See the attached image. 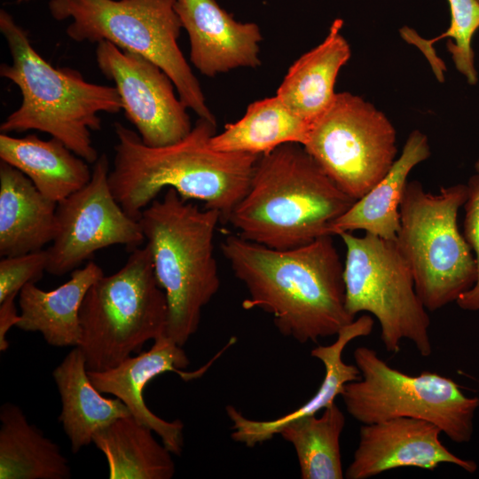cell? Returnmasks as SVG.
Masks as SVG:
<instances>
[{
    "label": "cell",
    "instance_id": "obj_13",
    "mask_svg": "<svg viewBox=\"0 0 479 479\" xmlns=\"http://www.w3.org/2000/svg\"><path fill=\"white\" fill-rule=\"evenodd\" d=\"M95 53L99 70L114 82L126 118L145 145H169L189 134L192 126L187 107L159 66L108 41L97 43Z\"/></svg>",
    "mask_w": 479,
    "mask_h": 479
},
{
    "label": "cell",
    "instance_id": "obj_6",
    "mask_svg": "<svg viewBox=\"0 0 479 479\" xmlns=\"http://www.w3.org/2000/svg\"><path fill=\"white\" fill-rule=\"evenodd\" d=\"M176 0H50L56 20L75 42L108 41L159 66L172 80L180 100L199 118L216 122L198 79L181 51L182 28Z\"/></svg>",
    "mask_w": 479,
    "mask_h": 479
},
{
    "label": "cell",
    "instance_id": "obj_3",
    "mask_svg": "<svg viewBox=\"0 0 479 479\" xmlns=\"http://www.w3.org/2000/svg\"><path fill=\"white\" fill-rule=\"evenodd\" d=\"M355 201L302 145L288 143L259 156L226 221L247 240L289 249L331 235L332 224Z\"/></svg>",
    "mask_w": 479,
    "mask_h": 479
},
{
    "label": "cell",
    "instance_id": "obj_12",
    "mask_svg": "<svg viewBox=\"0 0 479 479\" xmlns=\"http://www.w3.org/2000/svg\"><path fill=\"white\" fill-rule=\"evenodd\" d=\"M107 156L101 154L90 180L57 204L56 230L46 249V271L63 276L77 269L99 249L123 245L132 251L145 240L137 220L129 216L108 183Z\"/></svg>",
    "mask_w": 479,
    "mask_h": 479
},
{
    "label": "cell",
    "instance_id": "obj_1",
    "mask_svg": "<svg viewBox=\"0 0 479 479\" xmlns=\"http://www.w3.org/2000/svg\"><path fill=\"white\" fill-rule=\"evenodd\" d=\"M221 250L247 288L243 309L270 314L282 335L317 342L355 319L346 308L344 265L331 235L289 249L229 235Z\"/></svg>",
    "mask_w": 479,
    "mask_h": 479
},
{
    "label": "cell",
    "instance_id": "obj_14",
    "mask_svg": "<svg viewBox=\"0 0 479 479\" xmlns=\"http://www.w3.org/2000/svg\"><path fill=\"white\" fill-rule=\"evenodd\" d=\"M441 433L432 422L408 417L363 424L345 475L348 479H367L401 467L434 470L443 463L475 472L476 463L450 452L440 440Z\"/></svg>",
    "mask_w": 479,
    "mask_h": 479
},
{
    "label": "cell",
    "instance_id": "obj_15",
    "mask_svg": "<svg viewBox=\"0 0 479 479\" xmlns=\"http://www.w3.org/2000/svg\"><path fill=\"white\" fill-rule=\"evenodd\" d=\"M190 360L183 349L163 335L147 351L129 357L117 366L106 371H88L93 385L101 393L122 400L131 416L156 433L172 454L180 456L184 448V424L180 420L167 421L155 415L145 404L143 391L155 377L173 372L185 381L200 376L202 370L184 372Z\"/></svg>",
    "mask_w": 479,
    "mask_h": 479
},
{
    "label": "cell",
    "instance_id": "obj_24",
    "mask_svg": "<svg viewBox=\"0 0 479 479\" xmlns=\"http://www.w3.org/2000/svg\"><path fill=\"white\" fill-rule=\"evenodd\" d=\"M0 479H69L59 446L28 422L12 403L0 407Z\"/></svg>",
    "mask_w": 479,
    "mask_h": 479
},
{
    "label": "cell",
    "instance_id": "obj_2",
    "mask_svg": "<svg viewBox=\"0 0 479 479\" xmlns=\"http://www.w3.org/2000/svg\"><path fill=\"white\" fill-rule=\"evenodd\" d=\"M216 126V122L199 118L183 139L151 147L138 133L120 122L114 124L117 143L108 183L129 216L138 221L143 209L162 190L173 188L182 198L200 200L227 220L247 192L260 155L213 148L210 139Z\"/></svg>",
    "mask_w": 479,
    "mask_h": 479
},
{
    "label": "cell",
    "instance_id": "obj_28",
    "mask_svg": "<svg viewBox=\"0 0 479 479\" xmlns=\"http://www.w3.org/2000/svg\"><path fill=\"white\" fill-rule=\"evenodd\" d=\"M448 3L451 10L450 27L438 37L423 41L408 27H404L400 34L410 43L419 45L426 56L428 54L430 44L444 37L452 38L447 42V49L455 67L466 77L469 84L475 85L478 81V75L475 67L471 42L479 27V1L448 0Z\"/></svg>",
    "mask_w": 479,
    "mask_h": 479
},
{
    "label": "cell",
    "instance_id": "obj_32",
    "mask_svg": "<svg viewBox=\"0 0 479 479\" xmlns=\"http://www.w3.org/2000/svg\"><path fill=\"white\" fill-rule=\"evenodd\" d=\"M475 169L476 173H479V159L475 163Z\"/></svg>",
    "mask_w": 479,
    "mask_h": 479
},
{
    "label": "cell",
    "instance_id": "obj_33",
    "mask_svg": "<svg viewBox=\"0 0 479 479\" xmlns=\"http://www.w3.org/2000/svg\"><path fill=\"white\" fill-rule=\"evenodd\" d=\"M18 3H22V2H28V1H32V0H17Z\"/></svg>",
    "mask_w": 479,
    "mask_h": 479
},
{
    "label": "cell",
    "instance_id": "obj_35",
    "mask_svg": "<svg viewBox=\"0 0 479 479\" xmlns=\"http://www.w3.org/2000/svg\"><path fill=\"white\" fill-rule=\"evenodd\" d=\"M477 1H479V0H477Z\"/></svg>",
    "mask_w": 479,
    "mask_h": 479
},
{
    "label": "cell",
    "instance_id": "obj_26",
    "mask_svg": "<svg viewBox=\"0 0 479 479\" xmlns=\"http://www.w3.org/2000/svg\"><path fill=\"white\" fill-rule=\"evenodd\" d=\"M310 127L275 95L251 103L240 120L211 137L210 145L218 151L262 155L288 143L302 145Z\"/></svg>",
    "mask_w": 479,
    "mask_h": 479
},
{
    "label": "cell",
    "instance_id": "obj_17",
    "mask_svg": "<svg viewBox=\"0 0 479 479\" xmlns=\"http://www.w3.org/2000/svg\"><path fill=\"white\" fill-rule=\"evenodd\" d=\"M373 327V319L368 315H362L342 328L334 343L319 345L311 350L310 355L324 365L325 376L315 395L294 411L274 420H255L246 418L233 405H227L226 412L232 422V438L247 447H254L271 440L287 423L314 415L334 403L335 397L342 395L347 383L361 377L357 365L346 364L342 360L344 348L353 339L369 335Z\"/></svg>",
    "mask_w": 479,
    "mask_h": 479
},
{
    "label": "cell",
    "instance_id": "obj_9",
    "mask_svg": "<svg viewBox=\"0 0 479 479\" xmlns=\"http://www.w3.org/2000/svg\"><path fill=\"white\" fill-rule=\"evenodd\" d=\"M353 357L361 377L347 383L341 397L356 420L420 419L436 424L455 443L471 440L479 397H467L454 381L436 373H402L369 347L357 348Z\"/></svg>",
    "mask_w": 479,
    "mask_h": 479
},
{
    "label": "cell",
    "instance_id": "obj_23",
    "mask_svg": "<svg viewBox=\"0 0 479 479\" xmlns=\"http://www.w3.org/2000/svg\"><path fill=\"white\" fill-rule=\"evenodd\" d=\"M0 159L57 203L83 187L92 176L88 162L55 137L43 140L35 134L14 137L1 133Z\"/></svg>",
    "mask_w": 479,
    "mask_h": 479
},
{
    "label": "cell",
    "instance_id": "obj_31",
    "mask_svg": "<svg viewBox=\"0 0 479 479\" xmlns=\"http://www.w3.org/2000/svg\"><path fill=\"white\" fill-rule=\"evenodd\" d=\"M16 296H9L0 302V350L5 351L9 347L6 335L12 326H16L20 319L15 305Z\"/></svg>",
    "mask_w": 479,
    "mask_h": 479
},
{
    "label": "cell",
    "instance_id": "obj_22",
    "mask_svg": "<svg viewBox=\"0 0 479 479\" xmlns=\"http://www.w3.org/2000/svg\"><path fill=\"white\" fill-rule=\"evenodd\" d=\"M430 156L427 136L412 131L385 177L332 224L331 235L363 230L394 240L400 226L399 206L411 170Z\"/></svg>",
    "mask_w": 479,
    "mask_h": 479
},
{
    "label": "cell",
    "instance_id": "obj_29",
    "mask_svg": "<svg viewBox=\"0 0 479 479\" xmlns=\"http://www.w3.org/2000/svg\"><path fill=\"white\" fill-rule=\"evenodd\" d=\"M46 249L27 254L3 256L0 261V302L17 296L27 283H35L46 271Z\"/></svg>",
    "mask_w": 479,
    "mask_h": 479
},
{
    "label": "cell",
    "instance_id": "obj_19",
    "mask_svg": "<svg viewBox=\"0 0 479 479\" xmlns=\"http://www.w3.org/2000/svg\"><path fill=\"white\" fill-rule=\"evenodd\" d=\"M104 275L94 262L72 271L63 285L44 291L27 283L19 294L20 319L16 325L26 332H39L53 347H76L81 341L80 309L90 286Z\"/></svg>",
    "mask_w": 479,
    "mask_h": 479
},
{
    "label": "cell",
    "instance_id": "obj_20",
    "mask_svg": "<svg viewBox=\"0 0 479 479\" xmlns=\"http://www.w3.org/2000/svg\"><path fill=\"white\" fill-rule=\"evenodd\" d=\"M343 20L335 19L322 43L288 68L276 95L296 114L311 122L332 103L340 69L351 56L342 34Z\"/></svg>",
    "mask_w": 479,
    "mask_h": 479
},
{
    "label": "cell",
    "instance_id": "obj_18",
    "mask_svg": "<svg viewBox=\"0 0 479 479\" xmlns=\"http://www.w3.org/2000/svg\"><path fill=\"white\" fill-rule=\"evenodd\" d=\"M57 204L43 195L21 171L1 161V256L42 250L52 241Z\"/></svg>",
    "mask_w": 479,
    "mask_h": 479
},
{
    "label": "cell",
    "instance_id": "obj_10",
    "mask_svg": "<svg viewBox=\"0 0 479 479\" xmlns=\"http://www.w3.org/2000/svg\"><path fill=\"white\" fill-rule=\"evenodd\" d=\"M339 236L346 247L343 279L349 313L354 318L363 311L373 315L387 351L398 352L406 339L420 356L428 357L430 318L395 240L366 232L362 237L352 232Z\"/></svg>",
    "mask_w": 479,
    "mask_h": 479
},
{
    "label": "cell",
    "instance_id": "obj_5",
    "mask_svg": "<svg viewBox=\"0 0 479 479\" xmlns=\"http://www.w3.org/2000/svg\"><path fill=\"white\" fill-rule=\"evenodd\" d=\"M221 214L167 188L138 220L150 247L154 274L165 293V335L184 346L197 332L203 308L220 287L214 236Z\"/></svg>",
    "mask_w": 479,
    "mask_h": 479
},
{
    "label": "cell",
    "instance_id": "obj_11",
    "mask_svg": "<svg viewBox=\"0 0 479 479\" xmlns=\"http://www.w3.org/2000/svg\"><path fill=\"white\" fill-rule=\"evenodd\" d=\"M346 194L359 200L389 172L397 153V132L370 102L349 92L336 93L310 124L302 145Z\"/></svg>",
    "mask_w": 479,
    "mask_h": 479
},
{
    "label": "cell",
    "instance_id": "obj_7",
    "mask_svg": "<svg viewBox=\"0 0 479 479\" xmlns=\"http://www.w3.org/2000/svg\"><path fill=\"white\" fill-rule=\"evenodd\" d=\"M167 318L166 295L145 244L118 271L96 280L83 298L78 347L88 371L112 369L140 352L146 342L165 335Z\"/></svg>",
    "mask_w": 479,
    "mask_h": 479
},
{
    "label": "cell",
    "instance_id": "obj_8",
    "mask_svg": "<svg viewBox=\"0 0 479 479\" xmlns=\"http://www.w3.org/2000/svg\"><path fill=\"white\" fill-rule=\"evenodd\" d=\"M467 198L463 184L442 187L437 193L426 192L416 180L405 185L395 241L428 311L456 302L476 281L475 257L457 223Z\"/></svg>",
    "mask_w": 479,
    "mask_h": 479
},
{
    "label": "cell",
    "instance_id": "obj_4",
    "mask_svg": "<svg viewBox=\"0 0 479 479\" xmlns=\"http://www.w3.org/2000/svg\"><path fill=\"white\" fill-rule=\"evenodd\" d=\"M0 31L12 57L11 64L0 66V75L22 95L20 106L1 123V133H48L87 162L95 163L98 156L91 131L101 130L100 113L122 110L116 88L89 82L75 69L51 66L5 10L0 11Z\"/></svg>",
    "mask_w": 479,
    "mask_h": 479
},
{
    "label": "cell",
    "instance_id": "obj_25",
    "mask_svg": "<svg viewBox=\"0 0 479 479\" xmlns=\"http://www.w3.org/2000/svg\"><path fill=\"white\" fill-rule=\"evenodd\" d=\"M153 432L130 415L115 420L94 435L92 443L106 457L110 479L174 476L172 453L155 440Z\"/></svg>",
    "mask_w": 479,
    "mask_h": 479
},
{
    "label": "cell",
    "instance_id": "obj_16",
    "mask_svg": "<svg viewBox=\"0 0 479 479\" xmlns=\"http://www.w3.org/2000/svg\"><path fill=\"white\" fill-rule=\"evenodd\" d=\"M175 10L189 37L191 62L202 75L261 65L257 24L237 21L216 0H176Z\"/></svg>",
    "mask_w": 479,
    "mask_h": 479
},
{
    "label": "cell",
    "instance_id": "obj_27",
    "mask_svg": "<svg viewBox=\"0 0 479 479\" xmlns=\"http://www.w3.org/2000/svg\"><path fill=\"white\" fill-rule=\"evenodd\" d=\"M345 416L333 403L320 417L305 416L285 425L279 435L294 446L302 479H342L340 437Z\"/></svg>",
    "mask_w": 479,
    "mask_h": 479
},
{
    "label": "cell",
    "instance_id": "obj_30",
    "mask_svg": "<svg viewBox=\"0 0 479 479\" xmlns=\"http://www.w3.org/2000/svg\"><path fill=\"white\" fill-rule=\"evenodd\" d=\"M467 198L464 203V237L475 254L477 278L471 289L456 301L466 310H479V173L473 175L467 184Z\"/></svg>",
    "mask_w": 479,
    "mask_h": 479
},
{
    "label": "cell",
    "instance_id": "obj_34",
    "mask_svg": "<svg viewBox=\"0 0 479 479\" xmlns=\"http://www.w3.org/2000/svg\"><path fill=\"white\" fill-rule=\"evenodd\" d=\"M478 389H479V384H478ZM478 397H479V395H478Z\"/></svg>",
    "mask_w": 479,
    "mask_h": 479
},
{
    "label": "cell",
    "instance_id": "obj_21",
    "mask_svg": "<svg viewBox=\"0 0 479 479\" xmlns=\"http://www.w3.org/2000/svg\"><path fill=\"white\" fill-rule=\"evenodd\" d=\"M61 401L59 420L73 453L92 443L94 435L115 420L130 416L119 398H106L91 382L81 349L74 347L53 370Z\"/></svg>",
    "mask_w": 479,
    "mask_h": 479
}]
</instances>
